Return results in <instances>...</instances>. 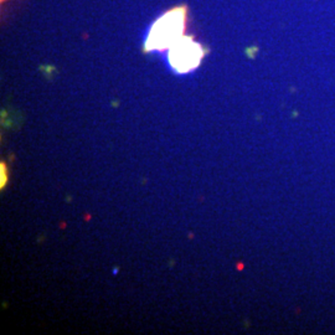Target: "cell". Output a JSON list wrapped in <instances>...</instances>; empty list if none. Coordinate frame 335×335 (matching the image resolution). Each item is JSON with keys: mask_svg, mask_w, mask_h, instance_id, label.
<instances>
[{"mask_svg": "<svg viewBox=\"0 0 335 335\" xmlns=\"http://www.w3.org/2000/svg\"><path fill=\"white\" fill-rule=\"evenodd\" d=\"M1 178H0V186L1 187H4V185L6 184V179H8V176H6V168H5V165L1 163Z\"/></svg>", "mask_w": 335, "mask_h": 335, "instance_id": "3957f363", "label": "cell"}, {"mask_svg": "<svg viewBox=\"0 0 335 335\" xmlns=\"http://www.w3.org/2000/svg\"><path fill=\"white\" fill-rule=\"evenodd\" d=\"M185 11L178 9L165 14L150 31L147 41V49H166L171 47L181 36L184 30Z\"/></svg>", "mask_w": 335, "mask_h": 335, "instance_id": "6da1fadb", "label": "cell"}, {"mask_svg": "<svg viewBox=\"0 0 335 335\" xmlns=\"http://www.w3.org/2000/svg\"><path fill=\"white\" fill-rule=\"evenodd\" d=\"M204 56L203 49L187 37H180L171 47L169 58L174 68L179 72H187L195 68Z\"/></svg>", "mask_w": 335, "mask_h": 335, "instance_id": "7a4b0ae2", "label": "cell"}]
</instances>
